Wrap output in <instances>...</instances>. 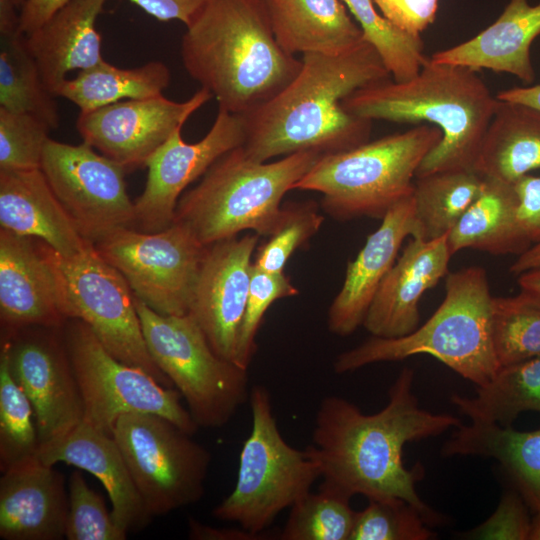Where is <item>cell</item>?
<instances>
[{
    "instance_id": "cell-1",
    "label": "cell",
    "mask_w": 540,
    "mask_h": 540,
    "mask_svg": "<svg viewBox=\"0 0 540 540\" xmlns=\"http://www.w3.org/2000/svg\"><path fill=\"white\" fill-rule=\"evenodd\" d=\"M414 372L404 368L388 391V402L374 414L339 396H326L317 409L312 440L323 485L350 498H400L414 505L429 525L440 524V514L428 507L416 491L423 477L419 464L407 469L402 460L405 444L443 434L461 424L451 414L420 408L412 392Z\"/></svg>"
},
{
    "instance_id": "cell-2",
    "label": "cell",
    "mask_w": 540,
    "mask_h": 540,
    "mask_svg": "<svg viewBox=\"0 0 540 540\" xmlns=\"http://www.w3.org/2000/svg\"><path fill=\"white\" fill-rule=\"evenodd\" d=\"M392 78L366 40L338 55L306 53L296 77L275 97L243 115L246 155L258 162L302 151L327 155L368 142L372 121L348 113L355 90Z\"/></svg>"
},
{
    "instance_id": "cell-3",
    "label": "cell",
    "mask_w": 540,
    "mask_h": 540,
    "mask_svg": "<svg viewBox=\"0 0 540 540\" xmlns=\"http://www.w3.org/2000/svg\"><path fill=\"white\" fill-rule=\"evenodd\" d=\"M186 27L180 48L185 70L230 113L254 111L302 67V59L277 42L262 0H206Z\"/></svg>"
},
{
    "instance_id": "cell-4",
    "label": "cell",
    "mask_w": 540,
    "mask_h": 540,
    "mask_svg": "<svg viewBox=\"0 0 540 540\" xmlns=\"http://www.w3.org/2000/svg\"><path fill=\"white\" fill-rule=\"evenodd\" d=\"M477 72L428 57L416 76L403 82L389 78L357 89L342 106L371 121L423 122L439 128L442 138L423 159L415 178L474 169L498 105L496 95Z\"/></svg>"
},
{
    "instance_id": "cell-5",
    "label": "cell",
    "mask_w": 540,
    "mask_h": 540,
    "mask_svg": "<svg viewBox=\"0 0 540 540\" xmlns=\"http://www.w3.org/2000/svg\"><path fill=\"white\" fill-rule=\"evenodd\" d=\"M492 299L487 272L471 266L448 273L445 296L412 333L399 338L374 337L342 352L334 361L338 374L378 362L430 355L477 386L500 368L492 338Z\"/></svg>"
},
{
    "instance_id": "cell-6",
    "label": "cell",
    "mask_w": 540,
    "mask_h": 540,
    "mask_svg": "<svg viewBox=\"0 0 540 540\" xmlns=\"http://www.w3.org/2000/svg\"><path fill=\"white\" fill-rule=\"evenodd\" d=\"M322 156L302 151L274 162H258L237 147L179 198L173 222L184 225L204 247L244 230L269 237L281 217L284 195Z\"/></svg>"
},
{
    "instance_id": "cell-7",
    "label": "cell",
    "mask_w": 540,
    "mask_h": 540,
    "mask_svg": "<svg viewBox=\"0 0 540 540\" xmlns=\"http://www.w3.org/2000/svg\"><path fill=\"white\" fill-rule=\"evenodd\" d=\"M442 138L439 128L420 124L355 148L323 155L294 189L322 194V209L339 221L382 219L413 193L416 171Z\"/></svg>"
},
{
    "instance_id": "cell-8",
    "label": "cell",
    "mask_w": 540,
    "mask_h": 540,
    "mask_svg": "<svg viewBox=\"0 0 540 540\" xmlns=\"http://www.w3.org/2000/svg\"><path fill=\"white\" fill-rule=\"evenodd\" d=\"M252 425L239 455L235 486L212 511L214 517L262 534L321 478L312 445L297 449L281 435L269 390L250 389Z\"/></svg>"
},
{
    "instance_id": "cell-9",
    "label": "cell",
    "mask_w": 540,
    "mask_h": 540,
    "mask_svg": "<svg viewBox=\"0 0 540 540\" xmlns=\"http://www.w3.org/2000/svg\"><path fill=\"white\" fill-rule=\"evenodd\" d=\"M134 301L154 363L179 391L198 427L230 422L249 400L248 369L220 357L191 314L163 315L137 297Z\"/></svg>"
},
{
    "instance_id": "cell-10",
    "label": "cell",
    "mask_w": 540,
    "mask_h": 540,
    "mask_svg": "<svg viewBox=\"0 0 540 540\" xmlns=\"http://www.w3.org/2000/svg\"><path fill=\"white\" fill-rule=\"evenodd\" d=\"M61 331L82 399L83 422L112 436L121 416L151 413L191 435L198 430L176 388L115 358L81 320L67 319Z\"/></svg>"
},
{
    "instance_id": "cell-11",
    "label": "cell",
    "mask_w": 540,
    "mask_h": 540,
    "mask_svg": "<svg viewBox=\"0 0 540 540\" xmlns=\"http://www.w3.org/2000/svg\"><path fill=\"white\" fill-rule=\"evenodd\" d=\"M40 243L58 275L65 317L84 322L107 351L121 362L138 367L160 384L174 388L147 349L135 296L123 275L93 244L81 253L63 256L44 242Z\"/></svg>"
},
{
    "instance_id": "cell-12",
    "label": "cell",
    "mask_w": 540,
    "mask_h": 540,
    "mask_svg": "<svg viewBox=\"0 0 540 540\" xmlns=\"http://www.w3.org/2000/svg\"><path fill=\"white\" fill-rule=\"evenodd\" d=\"M191 436L157 414L130 413L115 423L112 437L152 517L204 496L212 455Z\"/></svg>"
},
{
    "instance_id": "cell-13",
    "label": "cell",
    "mask_w": 540,
    "mask_h": 540,
    "mask_svg": "<svg viewBox=\"0 0 540 540\" xmlns=\"http://www.w3.org/2000/svg\"><path fill=\"white\" fill-rule=\"evenodd\" d=\"M93 246L148 307L163 315L189 313L206 247L184 225L157 232L123 227Z\"/></svg>"
},
{
    "instance_id": "cell-14",
    "label": "cell",
    "mask_w": 540,
    "mask_h": 540,
    "mask_svg": "<svg viewBox=\"0 0 540 540\" xmlns=\"http://www.w3.org/2000/svg\"><path fill=\"white\" fill-rule=\"evenodd\" d=\"M41 171L81 235L92 244L106 234L136 223L126 170L89 144L49 139Z\"/></svg>"
},
{
    "instance_id": "cell-15",
    "label": "cell",
    "mask_w": 540,
    "mask_h": 540,
    "mask_svg": "<svg viewBox=\"0 0 540 540\" xmlns=\"http://www.w3.org/2000/svg\"><path fill=\"white\" fill-rule=\"evenodd\" d=\"M60 328L31 326L2 337L1 354L32 404L40 446L67 434L84 417Z\"/></svg>"
},
{
    "instance_id": "cell-16",
    "label": "cell",
    "mask_w": 540,
    "mask_h": 540,
    "mask_svg": "<svg viewBox=\"0 0 540 540\" xmlns=\"http://www.w3.org/2000/svg\"><path fill=\"white\" fill-rule=\"evenodd\" d=\"M212 97L207 89L200 88L184 102L170 100L163 94L124 100L80 113L76 129L83 142L131 171L145 166L174 132Z\"/></svg>"
},
{
    "instance_id": "cell-17",
    "label": "cell",
    "mask_w": 540,
    "mask_h": 540,
    "mask_svg": "<svg viewBox=\"0 0 540 540\" xmlns=\"http://www.w3.org/2000/svg\"><path fill=\"white\" fill-rule=\"evenodd\" d=\"M181 131L177 129L145 164L146 184L134 205L136 223L146 232L169 227L185 188L224 154L244 144L245 120L243 115L219 108L212 127L201 140L186 143Z\"/></svg>"
},
{
    "instance_id": "cell-18",
    "label": "cell",
    "mask_w": 540,
    "mask_h": 540,
    "mask_svg": "<svg viewBox=\"0 0 540 540\" xmlns=\"http://www.w3.org/2000/svg\"><path fill=\"white\" fill-rule=\"evenodd\" d=\"M259 237L253 232L206 247L189 310L212 349L233 363Z\"/></svg>"
},
{
    "instance_id": "cell-19",
    "label": "cell",
    "mask_w": 540,
    "mask_h": 540,
    "mask_svg": "<svg viewBox=\"0 0 540 540\" xmlns=\"http://www.w3.org/2000/svg\"><path fill=\"white\" fill-rule=\"evenodd\" d=\"M2 337L31 327H62L67 318L56 270L40 241L0 230Z\"/></svg>"
},
{
    "instance_id": "cell-20",
    "label": "cell",
    "mask_w": 540,
    "mask_h": 540,
    "mask_svg": "<svg viewBox=\"0 0 540 540\" xmlns=\"http://www.w3.org/2000/svg\"><path fill=\"white\" fill-rule=\"evenodd\" d=\"M451 254L447 235L413 238L379 285L363 321L374 337L399 338L419 326V301L446 277Z\"/></svg>"
},
{
    "instance_id": "cell-21",
    "label": "cell",
    "mask_w": 540,
    "mask_h": 540,
    "mask_svg": "<svg viewBox=\"0 0 540 540\" xmlns=\"http://www.w3.org/2000/svg\"><path fill=\"white\" fill-rule=\"evenodd\" d=\"M367 238L363 248L347 265L341 290L328 311V328L338 336L351 335L363 325L371 301L396 262L407 237H416L413 195L396 203Z\"/></svg>"
},
{
    "instance_id": "cell-22",
    "label": "cell",
    "mask_w": 540,
    "mask_h": 540,
    "mask_svg": "<svg viewBox=\"0 0 540 540\" xmlns=\"http://www.w3.org/2000/svg\"><path fill=\"white\" fill-rule=\"evenodd\" d=\"M67 513L64 475L53 466L36 458L2 472L1 539L61 540Z\"/></svg>"
},
{
    "instance_id": "cell-23",
    "label": "cell",
    "mask_w": 540,
    "mask_h": 540,
    "mask_svg": "<svg viewBox=\"0 0 540 540\" xmlns=\"http://www.w3.org/2000/svg\"><path fill=\"white\" fill-rule=\"evenodd\" d=\"M38 458L47 465L62 462L94 475L108 493L114 519L127 533L144 528L151 520L111 435L82 421L67 434L41 445Z\"/></svg>"
},
{
    "instance_id": "cell-24",
    "label": "cell",
    "mask_w": 540,
    "mask_h": 540,
    "mask_svg": "<svg viewBox=\"0 0 540 540\" xmlns=\"http://www.w3.org/2000/svg\"><path fill=\"white\" fill-rule=\"evenodd\" d=\"M0 225L38 239L63 256L81 253L92 244L78 231L41 169L0 170Z\"/></svg>"
},
{
    "instance_id": "cell-25",
    "label": "cell",
    "mask_w": 540,
    "mask_h": 540,
    "mask_svg": "<svg viewBox=\"0 0 540 540\" xmlns=\"http://www.w3.org/2000/svg\"><path fill=\"white\" fill-rule=\"evenodd\" d=\"M106 1L69 0L26 35L44 85L53 96L69 72L86 70L105 60L96 20Z\"/></svg>"
},
{
    "instance_id": "cell-26",
    "label": "cell",
    "mask_w": 540,
    "mask_h": 540,
    "mask_svg": "<svg viewBox=\"0 0 540 540\" xmlns=\"http://www.w3.org/2000/svg\"><path fill=\"white\" fill-rule=\"evenodd\" d=\"M540 35V3L510 0L497 20L473 38L433 53L439 63L460 65L475 71L488 69L511 74L532 84L535 72L530 47Z\"/></svg>"
},
{
    "instance_id": "cell-27",
    "label": "cell",
    "mask_w": 540,
    "mask_h": 540,
    "mask_svg": "<svg viewBox=\"0 0 540 540\" xmlns=\"http://www.w3.org/2000/svg\"><path fill=\"white\" fill-rule=\"evenodd\" d=\"M262 2L277 42L291 55H338L365 40L341 0Z\"/></svg>"
},
{
    "instance_id": "cell-28",
    "label": "cell",
    "mask_w": 540,
    "mask_h": 540,
    "mask_svg": "<svg viewBox=\"0 0 540 540\" xmlns=\"http://www.w3.org/2000/svg\"><path fill=\"white\" fill-rule=\"evenodd\" d=\"M445 457L493 458L503 467L529 509L540 503V428L515 430L496 423L460 424L444 443Z\"/></svg>"
},
{
    "instance_id": "cell-29",
    "label": "cell",
    "mask_w": 540,
    "mask_h": 540,
    "mask_svg": "<svg viewBox=\"0 0 540 540\" xmlns=\"http://www.w3.org/2000/svg\"><path fill=\"white\" fill-rule=\"evenodd\" d=\"M451 255L475 249L492 255H520L532 243L518 219L514 184L485 177L481 192L447 234Z\"/></svg>"
},
{
    "instance_id": "cell-30",
    "label": "cell",
    "mask_w": 540,
    "mask_h": 540,
    "mask_svg": "<svg viewBox=\"0 0 540 540\" xmlns=\"http://www.w3.org/2000/svg\"><path fill=\"white\" fill-rule=\"evenodd\" d=\"M474 169L511 184L540 170V110L498 99Z\"/></svg>"
},
{
    "instance_id": "cell-31",
    "label": "cell",
    "mask_w": 540,
    "mask_h": 540,
    "mask_svg": "<svg viewBox=\"0 0 540 540\" xmlns=\"http://www.w3.org/2000/svg\"><path fill=\"white\" fill-rule=\"evenodd\" d=\"M170 71L160 61L134 68H120L107 61L65 79L56 91L79 107L80 113L129 99L159 96L169 85Z\"/></svg>"
},
{
    "instance_id": "cell-32",
    "label": "cell",
    "mask_w": 540,
    "mask_h": 540,
    "mask_svg": "<svg viewBox=\"0 0 540 540\" xmlns=\"http://www.w3.org/2000/svg\"><path fill=\"white\" fill-rule=\"evenodd\" d=\"M450 400L472 422L512 426L522 412H540V356L501 366L475 396Z\"/></svg>"
},
{
    "instance_id": "cell-33",
    "label": "cell",
    "mask_w": 540,
    "mask_h": 540,
    "mask_svg": "<svg viewBox=\"0 0 540 540\" xmlns=\"http://www.w3.org/2000/svg\"><path fill=\"white\" fill-rule=\"evenodd\" d=\"M54 98L19 24L0 26V107L30 114L55 129L60 115Z\"/></svg>"
},
{
    "instance_id": "cell-34",
    "label": "cell",
    "mask_w": 540,
    "mask_h": 540,
    "mask_svg": "<svg viewBox=\"0 0 540 540\" xmlns=\"http://www.w3.org/2000/svg\"><path fill=\"white\" fill-rule=\"evenodd\" d=\"M485 177L474 169L416 177L413 200L417 235L433 240L447 235L481 192Z\"/></svg>"
},
{
    "instance_id": "cell-35",
    "label": "cell",
    "mask_w": 540,
    "mask_h": 540,
    "mask_svg": "<svg viewBox=\"0 0 540 540\" xmlns=\"http://www.w3.org/2000/svg\"><path fill=\"white\" fill-rule=\"evenodd\" d=\"M492 338L500 367L540 356V296L493 297Z\"/></svg>"
},
{
    "instance_id": "cell-36",
    "label": "cell",
    "mask_w": 540,
    "mask_h": 540,
    "mask_svg": "<svg viewBox=\"0 0 540 540\" xmlns=\"http://www.w3.org/2000/svg\"><path fill=\"white\" fill-rule=\"evenodd\" d=\"M350 497L320 484L291 508L280 540H349L357 511Z\"/></svg>"
},
{
    "instance_id": "cell-37",
    "label": "cell",
    "mask_w": 540,
    "mask_h": 540,
    "mask_svg": "<svg viewBox=\"0 0 540 540\" xmlns=\"http://www.w3.org/2000/svg\"><path fill=\"white\" fill-rule=\"evenodd\" d=\"M356 19L364 39L379 53L392 79L406 81L418 74L428 56L421 36L395 27L374 7L373 0H341Z\"/></svg>"
},
{
    "instance_id": "cell-38",
    "label": "cell",
    "mask_w": 540,
    "mask_h": 540,
    "mask_svg": "<svg viewBox=\"0 0 540 540\" xmlns=\"http://www.w3.org/2000/svg\"><path fill=\"white\" fill-rule=\"evenodd\" d=\"M30 400L0 353V470L38 458L40 442Z\"/></svg>"
},
{
    "instance_id": "cell-39",
    "label": "cell",
    "mask_w": 540,
    "mask_h": 540,
    "mask_svg": "<svg viewBox=\"0 0 540 540\" xmlns=\"http://www.w3.org/2000/svg\"><path fill=\"white\" fill-rule=\"evenodd\" d=\"M424 515L400 498L369 500L357 511L349 540H428L436 535Z\"/></svg>"
},
{
    "instance_id": "cell-40",
    "label": "cell",
    "mask_w": 540,
    "mask_h": 540,
    "mask_svg": "<svg viewBox=\"0 0 540 540\" xmlns=\"http://www.w3.org/2000/svg\"><path fill=\"white\" fill-rule=\"evenodd\" d=\"M323 220L313 202L282 206L278 225L257 249L254 265L270 273L284 272L290 256L319 231Z\"/></svg>"
},
{
    "instance_id": "cell-41",
    "label": "cell",
    "mask_w": 540,
    "mask_h": 540,
    "mask_svg": "<svg viewBox=\"0 0 540 540\" xmlns=\"http://www.w3.org/2000/svg\"><path fill=\"white\" fill-rule=\"evenodd\" d=\"M124 531L114 519L101 495L86 482L80 471L68 481L67 540H125Z\"/></svg>"
},
{
    "instance_id": "cell-42",
    "label": "cell",
    "mask_w": 540,
    "mask_h": 540,
    "mask_svg": "<svg viewBox=\"0 0 540 540\" xmlns=\"http://www.w3.org/2000/svg\"><path fill=\"white\" fill-rule=\"evenodd\" d=\"M50 130L30 114L0 107V170L40 169Z\"/></svg>"
},
{
    "instance_id": "cell-43",
    "label": "cell",
    "mask_w": 540,
    "mask_h": 540,
    "mask_svg": "<svg viewBox=\"0 0 540 540\" xmlns=\"http://www.w3.org/2000/svg\"><path fill=\"white\" fill-rule=\"evenodd\" d=\"M298 294L290 279L253 264L245 314L239 332L235 364L248 369L256 352V335L268 308L278 299Z\"/></svg>"
},
{
    "instance_id": "cell-44",
    "label": "cell",
    "mask_w": 540,
    "mask_h": 540,
    "mask_svg": "<svg viewBox=\"0 0 540 540\" xmlns=\"http://www.w3.org/2000/svg\"><path fill=\"white\" fill-rule=\"evenodd\" d=\"M528 509L513 487L503 494L494 513L466 535L483 540H529L532 517Z\"/></svg>"
},
{
    "instance_id": "cell-45",
    "label": "cell",
    "mask_w": 540,
    "mask_h": 540,
    "mask_svg": "<svg viewBox=\"0 0 540 540\" xmlns=\"http://www.w3.org/2000/svg\"><path fill=\"white\" fill-rule=\"evenodd\" d=\"M439 0H373L382 15L398 29L420 36L435 18Z\"/></svg>"
},
{
    "instance_id": "cell-46",
    "label": "cell",
    "mask_w": 540,
    "mask_h": 540,
    "mask_svg": "<svg viewBox=\"0 0 540 540\" xmlns=\"http://www.w3.org/2000/svg\"><path fill=\"white\" fill-rule=\"evenodd\" d=\"M518 219L529 241L540 243V176L527 174L514 183Z\"/></svg>"
},
{
    "instance_id": "cell-47",
    "label": "cell",
    "mask_w": 540,
    "mask_h": 540,
    "mask_svg": "<svg viewBox=\"0 0 540 540\" xmlns=\"http://www.w3.org/2000/svg\"><path fill=\"white\" fill-rule=\"evenodd\" d=\"M159 21L178 20L188 26L206 0H129Z\"/></svg>"
},
{
    "instance_id": "cell-48",
    "label": "cell",
    "mask_w": 540,
    "mask_h": 540,
    "mask_svg": "<svg viewBox=\"0 0 540 540\" xmlns=\"http://www.w3.org/2000/svg\"><path fill=\"white\" fill-rule=\"evenodd\" d=\"M69 0H26L19 11V29L28 35L45 23Z\"/></svg>"
},
{
    "instance_id": "cell-49",
    "label": "cell",
    "mask_w": 540,
    "mask_h": 540,
    "mask_svg": "<svg viewBox=\"0 0 540 540\" xmlns=\"http://www.w3.org/2000/svg\"><path fill=\"white\" fill-rule=\"evenodd\" d=\"M265 533L257 534L241 528H218L188 519V537L194 540H263Z\"/></svg>"
},
{
    "instance_id": "cell-50",
    "label": "cell",
    "mask_w": 540,
    "mask_h": 540,
    "mask_svg": "<svg viewBox=\"0 0 540 540\" xmlns=\"http://www.w3.org/2000/svg\"><path fill=\"white\" fill-rule=\"evenodd\" d=\"M496 97L502 101L520 103L540 110V84L502 90Z\"/></svg>"
},
{
    "instance_id": "cell-51",
    "label": "cell",
    "mask_w": 540,
    "mask_h": 540,
    "mask_svg": "<svg viewBox=\"0 0 540 540\" xmlns=\"http://www.w3.org/2000/svg\"><path fill=\"white\" fill-rule=\"evenodd\" d=\"M538 267H540V243H535L518 256L511 265L510 272L519 275L525 271Z\"/></svg>"
},
{
    "instance_id": "cell-52",
    "label": "cell",
    "mask_w": 540,
    "mask_h": 540,
    "mask_svg": "<svg viewBox=\"0 0 540 540\" xmlns=\"http://www.w3.org/2000/svg\"><path fill=\"white\" fill-rule=\"evenodd\" d=\"M517 276L518 284L521 289L540 296V267L530 269Z\"/></svg>"
},
{
    "instance_id": "cell-53",
    "label": "cell",
    "mask_w": 540,
    "mask_h": 540,
    "mask_svg": "<svg viewBox=\"0 0 540 540\" xmlns=\"http://www.w3.org/2000/svg\"><path fill=\"white\" fill-rule=\"evenodd\" d=\"M533 511L529 540H540V503L530 508Z\"/></svg>"
},
{
    "instance_id": "cell-54",
    "label": "cell",
    "mask_w": 540,
    "mask_h": 540,
    "mask_svg": "<svg viewBox=\"0 0 540 540\" xmlns=\"http://www.w3.org/2000/svg\"><path fill=\"white\" fill-rule=\"evenodd\" d=\"M26 0H14V3L17 7V9L20 11V9L22 8L23 4L25 3Z\"/></svg>"
}]
</instances>
